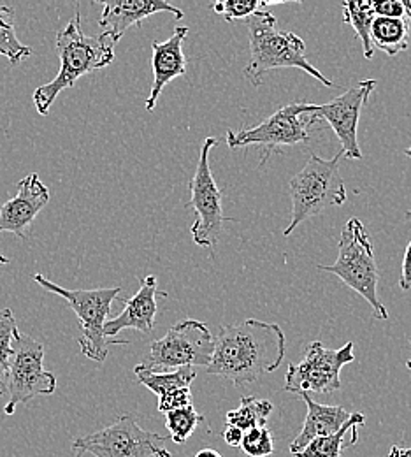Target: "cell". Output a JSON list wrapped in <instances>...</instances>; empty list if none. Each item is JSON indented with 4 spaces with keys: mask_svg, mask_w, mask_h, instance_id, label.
Listing matches in <instances>:
<instances>
[{
    "mask_svg": "<svg viewBox=\"0 0 411 457\" xmlns=\"http://www.w3.org/2000/svg\"><path fill=\"white\" fill-rule=\"evenodd\" d=\"M287 338L278 324L248 319L224 326L215 338V352L208 375L222 377L237 387L257 382L276 371L285 359Z\"/></svg>",
    "mask_w": 411,
    "mask_h": 457,
    "instance_id": "1",
    "label": "cell"
},
{
    "mask_svg": "<svg viewBox=\"0 0 411 457\" xmlns=\"http://www.w3.org/2000/svg\"><path fill=\"white\" fill-rule=\"evenodd\" d=\"M55 46L60 58L59 74L34 92L36 110L43 116L50 113L55 99L63 90L72 88L79 78L101 71L115 60V43L110 36L83 34L79 11L57 34Z\"/></svg>",
    "mask_w": 411,
    "mask_h": 457,
    "instance_id": "2",
    "label": "cell"
},
{
    "mask_svg": "<svg viewBox=\"0 0 411 457\" xmlns=\"http://www.w3.org/2000/svg\"><path fill=\"white\" fill-rule=\"evenodd\" d=\"M246 25L251 58L246 65L244 76L255 87L262 85L266 72L285 67L304 71L324 87H334L329 78H325L313 63H309L306 58L304 41L294 32L278 30L276 18L269 11H257L251 18L246 20Z\"/></svg>",
    "mask_w": 411,
    "mask_h": 457,
    "instance_id": "3",
    "label": "cell"
},
{
    "mask_svg": "<svg viewBox=\"0 0 411 457\" xmlns=\"http://www.w3.org/2000/svg\"><path fill=\"white\" fill-rule=\"evenodd\" d=\"M341 157V152L329 161L311 155L306 166L291 179L289 192L292 197V219L284 230L285 237L292 236L302 222L333 206L347 203V187L340 170Z\"/></svg>",
    "mask_w": 411,
    "mask_h": 457,
    "instance_id": "4",
    "label": "cell"
},
{
    "mask_svg": "<svg viewBox=\"0 0 411 457\" xmlns=\"http://www.w3.org/2000/svg\"><path fill=\"white\" fill-rule=\"evenodd\" d=\"M318 270L336 275L345 286L362 295L373 308L374 319H389V312L378 295L380 273L374 259L373 241L358 219H350L341 230L338 261L331 266H318Z\"/></svg>",
    "mask_w": 411,
    "mask_h": 457,
    "instance_id": "5",
    "label": "cell"
},
{
    "mask_svg": "<svg viewBox=\"0 0 411 457\" xmlns=\"http://www.w3.org/2000/svg\"><path fill=\"white\" fill-rule=\"evenodd\" d=\"M34 280L48 292H53L60 297H63L78 315L79 328L83 333V337L78 340V343L85 357L95 362H104L108 357L110 345H127V342L108 340L104 337V326L108 322L111 304L115 299H119V294H121L119 287L69 290L57 286L55 282H50L45 275H39V273L34 277Z\"/></svg>",
    "mask_w": 411,
    "mask_h": 457,
    "instance_id": "6",
    "label": "cell"
},
{
    "mask_svg": "<svg viewBox=\"0 0 411 457\" xmlns=\"http://www.w3.org/2000/svg\"><path fill=\"white\" fill-rule=\"evenodd\" d=\"M169 436L143 429L132 415H119L101 431L79 436L72 442L74 457H173L164 447Z\"/></svg>",
    "mask_w": 411,
    "mask_h": 457,
    "instance_id": "7",
    "label": "cell"
},
{
    "mask_svg": "<svg viewBox=\"0 0 411 457\" xmlns=\"http://www.w3.org/2000/svg\"><path fill=\"white\" fill-rule=\"evenodd\" d=\"M11 348L7 370L9 401L4 406L5 415H12L21 403H29L36 396H52L57 391L55 375L45 370L43 343L16 329Z\"/></svg>",
    "mask_w": 411,
    "mask_h": 457,
    "instance_id": "8",
    "label": "cell"
},
{
    "mask_svg": "<svg viewBox=\"0 0 411 457\" xmlns=\"http://www.w3.org/2000/svg\"><path fill=\"white\" fill-rule=\"evenodd\" d=\"M215 352V338L204 322L186 319L175 324L168 335L150 346L148 359L141 364L153 373L179 368L210 366Z\"/></svg>",
    "mask_w": 411,
    "mask_h": 457,
    "instance_id": "9",
    "label": "cell"
},
{
    "mask_svg": "<svg viewBox=\"0 0 411 457\" xmlns=\"http://www.w3.org/2000/svg\"><path fill=\"white\" fill-rule=\"evenodd\" d=\"M218 146L217 137H208L201 148L199 162L193 178L190 179V199L185 208L195 212V222L190 228L193 243L202 248L217 250L220 234L224 230V197L213 178L210 166V154Z\"/></svg>",
    "mask_w": 411,
    "mask_h": 457,
    "instance_id": "10",
    "label": "cell"
},
{
    "mask_svg": "<svg viewBox=\"0 0 411 457\" xmlns=\"http://www.w3.org/2000/svg\"><path fill=\"white\" fill-rule=\"evenodd\" d=\"M355 361V345L331 350L320 342L306 346L304 359L289 364L284 389L294 395H331L341 389V370Z\"/></svg>",
    "mask_w": 411,
    "mask_h": 457,
    "instance_id": "11",
    "label": "cell"
},
{
    "mask_svg": "<svg viewBox=\"0 0 411 457\" xmlns=\"http://www.w3.org/2000/svg\"><path fill=\"white\" fill-rule=\"evenodd\" d=\"M308 103H292L280 108L276 113L266 118L262 123L241 129V130H229L227 132V145L229 148H246V146H264V159L262 164L284 146H294L299 143L309 141L308 127L316 123L315 118L306 114Z\"/></svg>",
    "mask_w": 411,
    "mask_h": 457,
    "instance_id": "12",
    "label": "cell"
},
{
    "mask_svg": "<svg viewBox=\"0 0 411 457\" xmlns=\"http://www.w3.org/2000/svg\"><path fill=\"white\" fill-rule=\"evenodd\" d=\"M376 85V79H364L327 104H306V114H309L316 121L324 120L333 127L341 143V154L347 159H362V152L358 148L357 139V129L360 112L367 103L369 96L374 92Z\"/></svg>",
    "mask_w": 411,
    "mask_h": 457,
    "instance_id": "13",
    "label": "cell"
},
{
    "mask_svg": "<svg viewBox=\"0 0 411 457\" xmlns=\"http://www.w3.org/2000/svg\"><path fill=\"white\" fill-rule=\"evenodd\" d=\"M50 201V188L37 172L20 179L18 194L0 208V232H12L27 239V230Z\"/></svg>",
    "mask_w": 411,
    "mask_h": 457,
    "instance_id": "14",
    "label": "cell"
},
{
    "mask_svg": "<svg viewBox=\"0 0 411 457\" xmlns=\"http://www.w3.org/2000/svg\"><path fill=\"white\" fill-rule=\"evenodd\" d=\"M157 295H168L166 292H159L157 277L150 275L141 280L139 290L130 299L123 301V312L106 322L104 326V337L108 340H113L123 329H136L141 333H152L155 328V319L159 313Z\"/></svg>",
    "mask_w": 411,
    "mask_h": 457,
    "instance_id": "15",
    "label": "cell"
},
{
    "mask_svg": "<svg viewBox=\"0 0 411 457\" xmlns=\"http://www.w3.org/2000/svg\"><path fill=\"white\" fill-rule=\"evenodd\" d=\"M159 12H171L177 20L183 18V11L166 0H115L103 4L99 27L117 45L132 25H141L143 20Z\"/></svg>",
    "mask_w": 411,
    "mask_h": 457,
    "instance_id": "16",
    "label": "cell"
},
{
    "mask_svg": "<svg viewBox=\"0 0 411 457\" xmlns=\"http://www.w3.org/2000/svg\"><path fill=\"white\" fill-rule=\"evenodd\" d=\"M188 36L186 27H177L173 36L162 43L153 41V57H152V71H153V85L152 92L146 99V112L153 113L159 103L162 90L177 76L186 72V57L183 54V43Z\"/></svg>",
    "mask_w": 411,
    "mask_h": 457,
    "instance_id": "17",
    "label": "cell"
},
{
    "mask_svg": "<svg viewBox=\"0 0 411 457\" xmlns=\"http://www.w3.org/2000/svg\"><path fill=\"white\" fill-rule=\"evenodd\" d=\"M302 401L308 406V415L304 419V426L300 433L295 436L294 442L291 444V453L299 454L304 451L308 444H311L316 438L331 436L336 431L341 429V426L350 419V411H347L341 406H329L320 404L313 400L309 395H300Z\"/></svg>",
    "mask_w": 411,
    "mask_h": 457,
    "instance_id": "18",
    "label": "cell"
},
{
    "mask_svg": "<svg viewBox=\"0 0 411 457\" xmlns=\"http://www.w3.org/2000/svg\"><path fill=\"white\" fill-rule=\"evenodd\" d=\"M369 37L374 48L394 57L408 50L411 43V21L399 18L374 16L369 30Z\"/></svg>",
    "mask_w": 411,
    "mask_h": 457,
    "instance_id": "19",
    "label": "cell"
},
{
    "mask_svg": "<svg viewBox=\"0 0 411 457\" xmlns=\"http://www.w3.org/2000/svg\"><path fill=\"white\" fill-rule=\"evenodd\" d=\"M134 373H136L139 384L144 386L146 389H150L159 398L166 393L175 391V389L190 387L192 382L197 377V371L193 368H179V370H173V371L153 373V371L144 370L141 364H137L134 368Z\"/></svg>",
    "mask_w": 411,
    "mask_h": 457,
    "instance_id": "20",
    "label": "cell"
},
{
    "mask_svg": "<svg viewBox=\"0 0 411 457\" xmlns=\"http://www.w3.org/2000/svg\"><path fill=\"white\" fill-rule=\"evenodd\" d=\"M364 424H366V417L362 413H352L340 431H336L331 436H322L313 440L304 447L302 453L295 454V457H341L343 449L355 445L353 442H345L347 435H350L357 426H364Z\"/></svg>",
    "mask_w": 411,
    "mask_h": 457,
    "instance_id": "21",
    "label": "cell"
},
{
    "mask_svg": "<svg viewBox=\"0 0 411 457\" xmlns=\"http://www.w3.org/2000/svg\"><path fill=\"white\" fill-rule=\"evenodd\" d=\"M273 403L267 400H257L253 396H242L239 401V408L231 410L226 415V424L234 426L242 433L255 429V428H266L269 415L273 413Z\"/></svg>",
    "mask_w": 411,
    "mask_h": 457,
    "instance_id": "22",
    "label": "cell"
},
{
    "mask_svg": "<svg viewBox=\"0 0 411 457\" xmlns=\"http://www.w3.org/2000/svg\"><path fill=\"white\" fill-rule=\"evenodd\" d=\"M30 55L32 50L16 36L12 7L0 5V57H5L11 65H16Z\"/></svg>",
    "mask_w": 411,
    "mask_h": 457,
    "instance_id": "23",
    "label": "cell"
},
{
    "mask_svg": "<svg viewBox=\"0 0 411 457\" xmlns=\"http://www.w3.org/2000/svg\"><path fill=\"white\" fill-rule=\"evenodd\" d=\"M343 11H345V23L352 25L357 37L362 43L364 48V57L371 60L374 55V46L369 37L371 23L374 20V12L371 11L369 0H350L343 2Z\"/></svg>",
    "mask_w": 411,
    "mask_h": 457,
    "instance_id": "24",
    "label": "cell"
},
{
    "mask_svg": "<svg viewBox=\"0 0 411 457\" xmlns=\"http://www.w3.org/2000/svg\"><path fill=\"white\" fill-rule=\"evenodd\" d=\"M202 422L204 415H201L193 404L166 413V428L169 431V438L177 445L185 444Z\"/></svg>",
    "mask_w": 411,
    "mask_h": 457,
    "instance_id": "25",
    "label": "cell"
},
{
    "mask_svg": "<svg viewBox=\"0 0 411 457\" xmlns=\"http://www.w3.org/2000/svg\"><path fill=\"white\" fill-rule=\"evenodd\" d=\"M18 329L12 310L0 308V396L7 395V370L11 361V345L14 331Z\"/></svg>",
    "mask_w": 411,
    "mask_h": 457,
    "instance_id": "26",
    "label": "cell"
},
{
    "mask_svg": "<svg viewBox=\"0 0 411 457\" xmlns=\"http://www.w3.org/2000/svg\"><path fill=\"white\" fill-rule=\"evenodd\" d=\"M241 449L246 456L267 457L275 451V438L267 428H255L242 435Z\"/></svg>",
    "mask_w": 411,
    "mask_h": 457,
    "instance_id": "27",
    "label": "cell"
},
{
    "mask_svg": "<svg viewBox=\"0 0 411 457\" xmlns=\"http://www.w3.org/2000/svg\"><path fill=\"white\" fill-rule=\"evenodd\" d=\"M211 9L217 14H222L227 21L248 20L260 9V2H255V0H222V2L211 4Z\"/></svg>",
    "mask_w": 411,
    "mask_h": 457,
    "instance_id": "28",
    "label": "cell"
},
{
    "mask_svg": "<svg viewBox=\"0 0 411 457\" xmlns=\"http://www.w3.org/2000/svg\"><path fill=\"white\" fill-rule=\"evenodd\" d=\"M369 5L374 16L399 18L411 21V2L408 0H369Z\"/></svg>",
    "mask_w": 411,
    "mask_h": 457,
    "instance_id": "29",
    "label": "cell"
},
{
    "mask_svg": "<svg viewBox=\"0 0 411 457\" xmlns=\"http://www.w3.org/2000/svg\"><path fill=\"white\" fill-rule=\"evenodd\" d=\"M192 404V391L190 387H183V389H175L171 393H166L159 398V411L168 413L173 410H179L185 406Z\"/></svg>",
    "mask_w": 411,
    "mask_h": 457,
    "instance_id": "30",
    "label": "cell"
},
{
    "mask_svg": "<svg viewBox=\"0 0 411 457\" xmlns=\"http://www.w3.org/2000/svg\"><path fill=\"white\" fill-rule=\"evenodd\" d=\"M399 287L403 290L411 288V241L407 246L405 252V259H403V271H401V278H399Z\"/></svg>",
    "mask_w": 411,
    "mask_h": 457,
    "instance_id": "31",
    "label": "cell"
},
{
    "mask_svg": "<svg viewBox=\"0 0 411 457\" xmlns=\"http://www.w3.org/2000/svg\"><path fill=\"white\" fill-rule=\"evenodd\" d=\"M242 435L244 433L241 429H237L234 426H229V424H226V429L222 431V436L229 447H241Z\"/></svg>",
    "mask_w": 411,
    "mask_h": 457,
    "instance_id": "32",
    "label": "cell"
},
{
    "mask_svg": "<svg viewBox=\"0 0 411 457\" xmlns=\"http://www.w3.org/2000/svg\"><path fill=\"white\" fill-rule=\"evenodd\" d=\"M389 457H411V447L410 449H405V447L394 445L389 453Z\"/></svg>",
    "mask_w": 411,
    "mask_h": 457,
    "instance_id": "33",
    "label": "cell"
},
{
    "mask_svg": "<svg viewBox=\"0 0 411 457\" xmlns=\"http://www.w3.org/2000/svg\"><path fill=\"white\" fill-rule=\"evenodd\" d=\"M195 457H222L220 456V453H217V451H213V449H202V451H199Z\"/></svg>",
    "mask_w": 411,
    "mask_h": 457,
    "instance_id": "34",
    "label": "cell"
},
{
    "mask_svg": "<svg viewBox=\"0 0 411 457\" xmlns=\"http://www.w3.org/2000/svg\"><path fill=\"white\" fill-rule=\"evenodd\" d=\"M0 264H9V259L4 257V255H0Z\"/></svg>",
    "mask_w": 411,
    "mask_h": 457,
    "instance_id": "35",
    "label": "cell"
},
{
    "mask_svg": "<svg viewBox=\"0 0 411 457\" xmlns=\"http://www.w3.org/2000/svg\"><path fill=\"white\" fill-rule=\"evenodd\" d=\"M407 219H408V220H411V210H408V212H407Z\"/></svg>",
    "mask_w": 411,
    "mask_h": 457,
    "instance_id": "36",
    "label": "cell"
},
{
    "mask_svg": "<svg viewBox=\"0 0 411 457\" xmlns=\"http://www.w3.org/2000/svg\"><path fill=\"white\" fill-rule=\"evenodd\" d=\"M410 345H411V338H410ZM407 366H408V370H410V371H411V359H410V361H408V362H407Z\"/></svg>",
    "mask_w": 411,
    "mask_h": 457,
    "instance_id": "37",
    "label": "cell"
},
{
    "mask_svg": "<svg viewBox=\"0 0 411 457\" xmlns=\"http://www.w3.org/2000/svg\"><path fill=\"white\" fill-rule=\"evenodd\" d=\"M405 154H407V155H408V157H410V159H411V148H408V150H407V152H405Z\"/></svg>",
    "mask_w": 411,
    "mask_h": 457,
    "instance_id": "38",
    "label": "cell"
}]
</instances>
